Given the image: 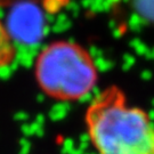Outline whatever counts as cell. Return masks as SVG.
<instances>
[{
	"label": "cell",
	"instance_id": "277c9868",
	"mask_svg": "<svg viewBox=\"0 0 154 154\" xmlns=\"http://www.w3.org/2000/svg\"><path fill=\"white\" fill-rule=\"evenodd\" d=\"M135 6L144 18L154 21V0H135Z\"/></svg>",
	"mask_w": 154,
	"mask_h": 154
},
{
	"label": "cell",
	"instance_id": "7a4b0ae2",
	"mask_svg": "<svg viewBox=\"0 0 154 154\" xmlns=\"http://www.w3.org/2000/svg\"><path fill=\"white\" fill-rule=\"evenodd\" d=\"M34 78L40 90L60 102L85 98L97 83L98 71L93 56L77 42L56 40L39 53Z\"/></svg>",
	"mask_w": 154,
	"mask_h": 154
},
{
	"label": "cell",
	"instance_id": "6da1fadb",
	"mask_svg": "<svg viewBox=\"0 0 154 154\" xmlns=\"http://www.w3.org/2000/svg\"><path fill=\"white\" fill-rule=\"evenodd\" d=\"M87 132L97 154H154V123L130 106L116 87L100 93L86 111Z\"/></svg>",
	"mask_w": 154,
	"mask_h": 154
},
{
	"label": "cell",
	"instance_id": "3957f363",
	"mask_svg": "<svg viewBox=\"0 0 154 154\" xmlns=\"http://www.w3.org/2000/svg\"><path fill=\"white\" fill-rule=\"evenodd\" d=\"M16 58V47L11 33L0 20V69L11 65Z\"/></svg>",
	"mask_w": 154,
	"mask_h": 154
}]
</instances>
